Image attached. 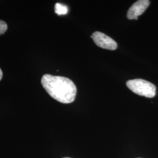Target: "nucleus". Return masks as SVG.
<instances>
[{
    "label": "nucleus",
    "mask_w": 158,
    "mask_h": 158,
    "mask_svg": "<svg viewBox=\"0 0 158 158\" xmlns=\"http://www.w3.org/2000/svg\"><path fill=\"white\" fill-rule=\"evenodd\" d=\"M41 83L46 92L57 102L69 104L76 98L77 88L67 77L46 74L42 77Z\"/></svg>",
    "instance_id": "1"
},
{
    "label": "nucleus",
    "mask_w": 158,
    "mask_h": 158,
    "mask_svg": "<svg viewBox=\"0 0 158 158\" xmlns=\"http://www.w3.org/2000/svg\"><path fill=\"white\" fill-rule=\"evenodd\" d=\"M126 85L129 89L139 96L153 98L156 95V86L145 80H130L127 81Z\"/></svg>",
    "instance_id": "2"
},
{
    "label": "nucleus",
    "mask_w": 158,
    "mask_h": 158,
    "mask_svg": "<svg viewBox=\"0 0 158 158\" xmlns=\"http://www.w3.org/2000/svg\"><path fill=\"white\" fill-rule=\"evenodd\" d=\"M97 45L102 49L114 51L117 48V42L111 38L100 32H95L91 36Z\"/></svg>",
    "instance_id": "3"
},
{
    "label": "nucleus",
    "mask_w": 158,
    "mask_h": 158,
    "mask_svg": "<svg viewBox=\"0 0 158 158\" xmlns=\"http://www.w3.org/2000/svg\"><path fill=\"white\" fill-rule=\"evenodd\" d=\"M150 1L148 0L137 1L131 6L127 12V18L129 19H138V17L145 11Z\"/></svg>",
    "instance_id": "4"
},
{
    "label": "nucleus",
    "mask_w": 158,
    "mask_h": 158,
    "mask_svg": "<svg viewBox=\"0 0 158 158\" xmlns=\"http://www.w3.org/2000/svg\"><path fill=\"white\" fill-rule=\"evenodd\" d=\"M55 13L58 15H63L68 14V6L60 3H56L55 6Z\"/></svg>",
    "instance_id": "5"
},
{
    "label": "nucleus",
    "mask_w": 158,
    "mask_h": 158,
    "mask_svg": "<svg viewBox=\"0 0 158 158\" xmlns=\"http://www.w3.org/2000/svg\"><path fill=\"white\" fill-rule=\"evenodd\" d=\"M7 25L4 21L0 20V35L4 34L7 29Z\"/></svg>",
    "instance_id": "6"
},
{
    "label": "nucleus",
    "mask_w": 158,
    "mask_h": 158,
    "mask_svg": "<svg viewBox=\"0 0 158 158\" xmlns=\"http://www.w3.org/2000/svg\"><path fill=\"white\" fill-rule=\"evenodd\" d=\"M2 77V72L1 69H0V80H1Z\"/></svg>",
    "instance_id": "7"
},
{
    "label": "nucleus",
    "mask_w": 158,
    "mask_h": 158,
    "mask_svg": "<svg viewBox=\"0 0 158 158\" xmlns=\"http://www.w3.org/2000/svg\"></svg>",
    "instance_id": "8"
}]
</instances>
